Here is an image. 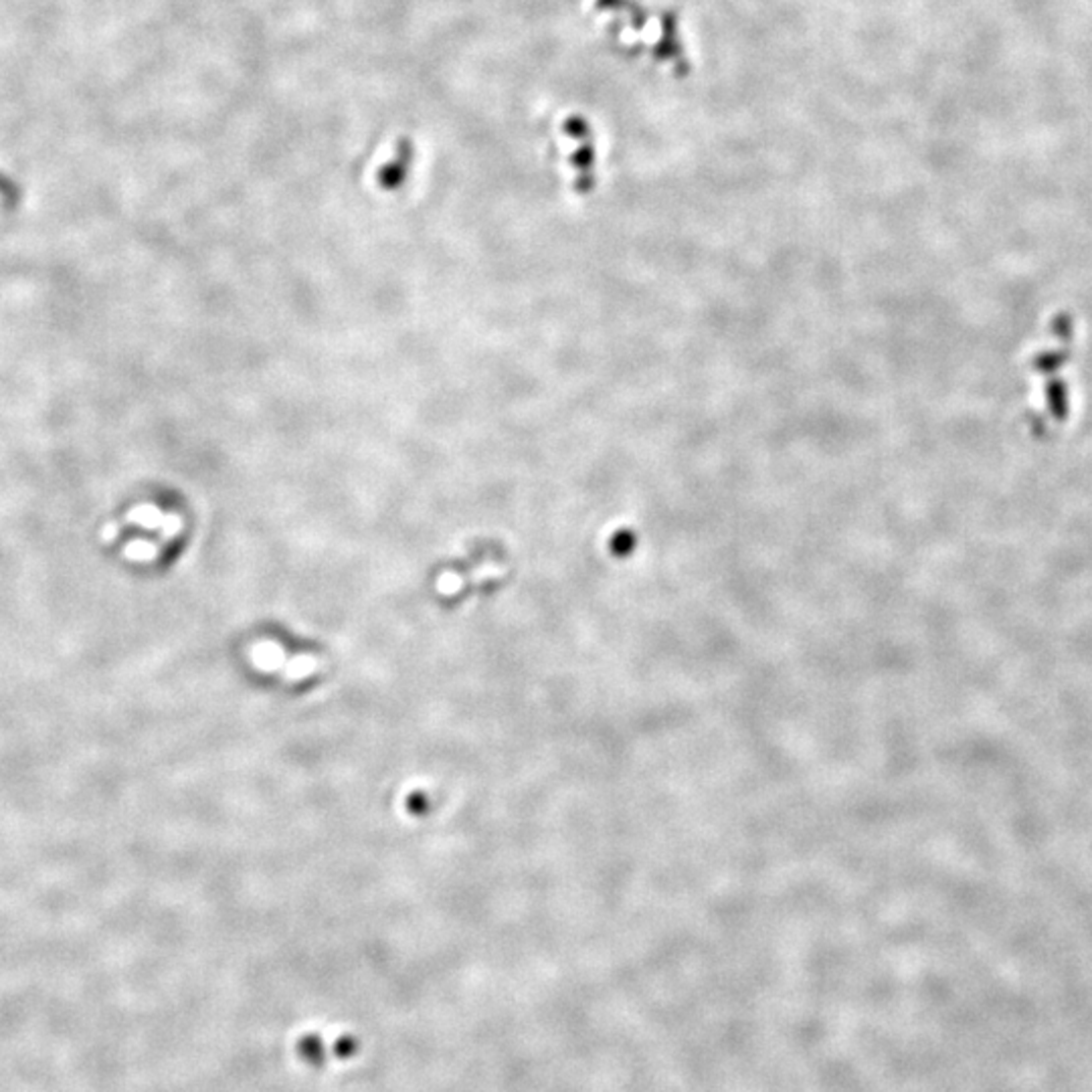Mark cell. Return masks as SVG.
Wrapping results in <instances>:
<instances>
[{
	"label": "cell",
	"mask_w": 1092,
	"mask_h": 1092,
	"mask_svg": "<svg viewBox=\"0 0 1092 1092\" xmlns=\"http://www.w3.org/2000/svg\"><path fill=\"white\" fill-rule=\"evenodd\" d=\"M299 1052H302V1057L314 1064H320L324 1060V1046L320 1042L318 1036H306L302 1042H299Z\"/></svg>",
	"instance_id": "1"
},
{
	"label": "cell",
	"mask_w": 1092,
	"mask_h": 1092,
	"mask_svg": "<svg viewBox=\"0 0 1092 1092\" xmlns=\"http://www.w3.org/2000/svg\"><path fill=\"white\" fill-rule=\"evenodd\" d=\"M356 1050V1042L353 1038H341L336 1042V1054L338 1057H351V1054Z\"/></svg>",
	"instance_id": "2"
}]
</instances>
